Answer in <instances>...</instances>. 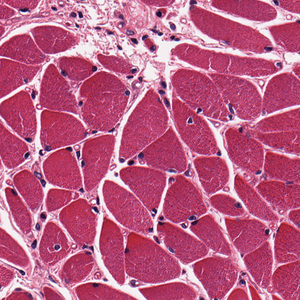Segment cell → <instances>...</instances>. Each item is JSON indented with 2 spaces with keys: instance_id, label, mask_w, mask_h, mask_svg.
<instances>
[{
  "instance_id": "2",
  "label": "cell",
  "mask_w": 300,
  "mask_h": 300,
  "mask_svg": "<svg viewBox=\"0 0 300 300\" xmlns=\"http://www.w3.org/2000/svg\"><path fill=\"white\" fill-rule=\"evenodd\" d=\"M125 265L129 276L147 283L164 282L181 273L175 259L151 240L134 232L127 237Z\"/></svg>"
},
{
  "instance_id": "10",
  "label": "cell",
  "mask_w": 300,
  "mask_h": 300,
  "mask_svg": "<svg viewBox=\"0 0 300 300\" xmlns=\"http://www.w3.org/2000/svg\"><path fill=\"white\" fill-rule=\"evenodd\" d=\"M120 175L146 208L156 214L166 185L165 173L153 168L135 166L123 168Z\"/></svg>"
},
{
  "instance_id": "44",
  "label": "cell",
  "mask_w": 300,
  "mask_h": 300,
  "mask_svg": "<svg viewBox=\"0 0 300 300\" xmlns=\"http://www.w3.org/2000/svg\"><path fill=\"white\" fill-rule=\"evenodd\" d=\"M0 274L1 287L7 284L13 277L12 272L3 267H1Z\"/></svg>"
},
{
  "instance_id": "21",
  "label": "cell",
  "mask_w": 300,
  "mask_h": 300,
  "mask_svg": "<svg viewBox=\"0 0 300 300\" xmlns=\"http://www.w3.org/2000/svg\"><path fill=\"white\" fill-rule=\"evenodd\" d=\"M227 229L234 245L243 254L255 250L267 240L269 230L259 221L226 219Z\"/></svg>"
},
{
  "instance_id": "40",
  "label": "cell",
  "mask_w": 300,
  "mask_h": 300,
  "mask_svg": "<svg viewBox=\"0 0 300 300\" xmlns=\"http://www.w3.org/2000/svg\"><path fill=\"white\" fill-rule=\"evenodd\" d=\"M213 206L220 212L226 215L238 216L243 215L245 211L240 204L229 195H217L210 198Z\"/></svg>"
},
{
  "instance_id": "41",
  "label": "cell",
  "mask_w": 300,
  "mask_h": 300,
  "mask_svg": "<svg viewBox=\"0 0 300 300\" xmlns=\"http://www.w3.org/2000/svg\"><path fill=\"white\" fill-rule=\"evenodd\" d=\"M79 197V194L76 192L64 190L51 189L48 192L46 200L47 208L49 212L55 210Z\"/></svg>"
},
{
  "instance_id": "31",
  "label": "cell",
  "mask_w": 300,
  "mask_h": 300,
  "mask_svg": "<svg viewBox=\"0 0 300 300\" xmlns=\"http://www.w3.org/2000/svg\"><path fill=\"white\" fill-rule=\"evenodd\" d=\"M265 171L272 178L299 183V160H293L275 154H267Z\"/></svg>"
},
{
  "instance_id": "1",
  "label": "cell",
  "mask_w": 300,
  "mask_h": 300,
  "mask_svg": "<svg viewBox=\"0 0 300 300\" xmlns=\"http://www.w3.org/2000/svg\"><path fill=\"white\" fill-rule=\"evenodd\" d=\"M80 93L86 98L81 109L84 121L93 129L107 131L122 115L129 92L115 76L101 72L83 84Z\"/></svg>"
},
{
  "instance_id": "18",
  "label": "cell",
  "mask_w": 300,
  "mask_h": 300,
  "mask_svg": "<svg viewBox=\"0 0 300 300\" xmlns=\"http://www.w3.org/2000/svg\"><path fill=\"white\" fill-rule=\"evenodd\" d=\"M299 80L292 74L275 76L269 82L262 100V111L267 114L300 103Z\"/></svg>"
},
{
  "instance_id": "19",
  "label": "cell",
  "mask_w": 300,
  "mask_h": 300,
  "mask_svg": "<svg viewBox=\"0 0 300 300\" xmlns=\"http://www.w3.org/2000/svg\"><path fill=\"white\" fill-rule=\"evenodd\" d=\"M225 138L229 156L236 166L253 172L262 167L263 151L258 142L233 128L226 131Z\"/></svg>"
},
{
  "instance_id": "11",
  "label": "cell",
  "mask_w": 300,
  "mask_h": 300,
  "mask_svg": "<svg viewBox=\"0 0 300 300\" xmlns=\"http://www.w3.org/2000/svg\"><path fill=\"white\" fill-rule=\"evenodd\" d=\"M193 268L195 275L211 299L223 298L237 279V268L226 259L207 258L195 263Z\"/></svg>"
},
{
  "instance_id": "50",
  "label": "cell",
  "mask_w": 300,
  "mask_h": 300,
  "mask_svg": "<svg viewBox=\"0 0 300 300\" xmlns=\"http://www.w3.org/2000/svg\"><path fill=\"white\" fill-rule=\"evenodd\" d=\"M131 40L135 44H137L138 43V42L137 40L135 38H131Z\"/></svg>"
},
{
  "instance_id": "47",
  "label": "cell",
  "mask_w": 300,
  "mask_h": 300,
  "mask_svg": "<svg viewBox=\"0 0 300 300\" xmlns=\"http://www.w3.org/2000/svg\"><path fill=\"white\" fill-rule=\"evenodd\" d=\"M148 3L156 6H166L169 4L170 1H146Z\"/></svg>"
},
{
  "instance_id": "29",
  "label": "cell",
  "mask_w": 300,
  "mask_h": 300,
  "mask_svg": "<svg viewBox=\"0 0 300 300\" xmlns=\"http://www.w3.org/2000/svg\"><path fill=\"white\" fill-rule=\"evenodd\" d=\"M272 278L275 291L284 299L300 300V262L279 267Z\"/></svg>"
},
{
  "instance_id": "32",
  "label": "cell",
  "mask_w": 300,
  "mask_h": 300,
  "mask_svg": "<svg viewBox=\"0 0 300 300\" xmlns=\"http://www.w3.org/2000/svg\"><path fill=\"white\" fill-rule=\"evenodd\" d=\"M28 150V147L24 142L1 125L0 155L7 167L12 168L22 163L25 159L24 154Z\"/></svg>"
},
{
  "instance_id": "14",
  "label": "cell",
  "mask_w": 300,
  "mask_h": 300,
  "mask_svg": "<svg viewBox=\"0 0 300 300\" xmlns=\"http://www.w3.org/2000/svg\"><path fill=\"white\" fill-rule=\"evenodd\" d=\"M59 219L79 246L93 243L96 234V215L86 200L79 199L63 208Z\"/></svg>"
},
{
  "instance_id": "20",
  "label": "cell",
  "mask_w": 300,
  "mask_h": 300,
  "mask_svg": "<svg viewBox=\"0 0 300 300\" xmlns=\"http://www.w3.org/2000/svg\"><path fill=\"white\" fill-rule=\"evenodd\" d=\"M12 98L1 105V114L7 123L18 134L28 141L36 132L35 110L29 98Z\"/></svg>"
},
{
  "instance_id": "9",
  "label": "cell",
  "mask_w": 300,
  "mask_h": 300,
  "mask_svg": "<svg viewBox=\"0 0 300 300\" xmlns=\"http://www.w3.org/2000/svg\"><path fill=\"white\" fill-rule=\"evenodd\" d=\"M139 162L162 171L181 173L187 167L182 145L171 127L138 156Z\"/></svg>"
},
{
  "instance_id": "42",
  "label": "cell",
  "mask_w": 300,
  "mask_h": 300,
  "mask_svg": "<svg viewBox=\"0 0 300 300\" xmlns=\"http://www.w3.org/2000/svg\"><path fill=\"white\" fill-rule=\"evenodd\" d=\"M67 68L63 69V75L67 74L71 79L82 80L87 77L93 71V67L86 61L79 58H70Z\"/></svg>"
},
{
  "instance_id": "49",
  "label": "cell",
  "mask_w": 300,
  "mask_h": 300,
  "mask_svg": "<svg viewBox=\"0 0 300 300\" xmlns=\"http://www.w3.org/2000/svg\"><path fill=\"white\" fill-rule=\"evenodd\" d=\"M156 14L157 16L159 17H161L162 16V13H161V11L159 10H158L156 13Z\"/></svg>"
},
{
  "instance_id": "45",
  "label": "cell",
  "mask_w": 300,
  "mask_h": 300,
  "mask_svg": "<svg viewBox=\"0 0 300 300\" xmlns=\"http://www.w3.org/2000/svg\"><path fill=\"white\" fill-rule=\"evenodd\" d=\"M289 217L290 220L297 226H299L300 219V209H296L290 211L289 214Z\"/></svg>"
},
{
  "instance_id": "33",
  "label": "cell",
  "mask_w": 300,
  "mask_h": 300,
  "mask_svg": "<svg viewBox=\"0 0 300 300\" xmlns=\"http://www.w3.org/2000/svg\"><path fill=\"white\" fill-rule=\"evenodd\" d=\"M139 291L148 300H194V290L184 283L175 282L140 288Z\"/></svg>"
},
{
  "instance_id": "7",
  "label": "cell",
  "mask_w": 300,
  "mask_h": 300,
  "mask_svg": "<svg viewBox=\"0 0 300 300\" xmlns=\"http://www.w3.org/2000/svg\"><path fill=\"white\" fill-rule=\"evenodd\" d=\"M174 121L181 139L193 152L210 155L219 151L214 135L205 120L184 102L173 100Z\"/></svg>"
},
{
  "instance_id": "26",
  "label": "cell",
  "mask_w": 300,
  "mask_h": 300,
  "mask_svg": "<svg viewBox=\"0 0 300 300\" xmlns=\"http://www.w3.org/2000/svg\"><path fill=\"white\" fill-rule=\"evenodd\" d=\"M248 253L244 258L247 270L257 284L262 287L266 288L271 280L273 263L272 253L270 244L265 242Z\"/></svg>"
},
{
  "instance_id": "51",
  "label": "cell",
  "mask_w": 300,
  "mask_h": 300,
  "mask_svg": "<svg viewBox=\"0 0 300 300\" xmlns=\"http://www.w3.org/2000/svg\"><path fill=\"white\" fill-rule=\"evenodd\" d=\"M170 27L172 30H174L175 28V25L173 24L171 25Z\"/></svg>"
},
{
  "instance_id": "54",
  "label": "cell",
  "mask_w": 300,
  "mask_h": 300,
  "mask_svg": "<svg viewBox=\"0 0 300 300\" xmlns=\"http://www.w3.org/2000/svg\"><path fill=\"white\" fill-rule=\"evenodd\" d=\"M148 37V36L147 35L144 36L142 38L143 40H144L146 38H147Z\"/></svg>"
},
{
  "instance_id": "3",
  "label": "cell",
  "mask_w": 300,
  "mask_h": 300,
  "mask_svg": "<svg viewBox=\"0 0 300 300\" xmlns=\"http://www.w3.org/2000/svg\"><path fill=\"white\" fill-rule=\"evenodd\" d=\"M166 110L158 95L150 90L124 127L120 150L121 162L132 157L162 136L168 127Z\"/></svg>"
},
{
  "instance_id": "38",
  "label": "cell",
  "mask_w": 300,
  "mask_h": 300,
  "mask_svg": "<svg viewBox=\"0 0 300 300\" xmlns=\"http://www.w3.org/2000/svg\"><path fill=\"white\" fill-rule=\"evenodd\" d=\"M37 71L31 68L16 67L2 70L1 73V93L2 97L20 85L28 82Z\"/></svg>"
},
{
  "instance_id": "53",
  "label": "cell",
  "mask_w": 300,
  "mask_h": 300,
  "mask_svg": "<svg viewBox=\"0 0 300 300\" xmlns=\"http://www.w3.org/2000/svg\"><path fill=\"white\" fill-rule=\"evenodd\" d=\"M79 16L80 18H81L83 17V15L82 14V13H81L80 12H79Z\"/></svg>"
},
{
  "instance_id": "23",
  "label": "cell",
  "mask_w": 300,
  "mask_h": 300,
  "mask_svg": "<svg viewBox=\"0 0 300 300\" xmlns=\"http://www.w3.org/2000/svg\"><path fill=\"white\" fill-rule=\"evenodd\" d=\"M194 165L202 187L208 194L222 189L229 179L226 164L216 156L200 157L194 161Z\"/></svg>"
},
{
  "instance_id": "6",
  "label": "cell",
  "mask_w": 300,
  "mask_h": 300,
  "mask_svg": "<svg viewBox=\"0 0 300 300\" xmlns=\"http://www.w3.org/2000/svg\"><path fill=\"white\" fill-rule=\"evenodd\" d=\"M208 75L218 89L225 104L230 106L240 118L250 120L262 111V100L255 86L236 76L217 73Z\"/></svg>"
},
{
  "instance_id": "34",
  "label": "cell",
  "mask_w": 300,
  "mask_h": 300,
  "mask_svg": "<svg viewBox=\"0 0 300 300\" xmlns=\"http://www.w3.org/2000/svg\"><path fill=\"white\" fill-rule=\"evenodd\" d=\"M14 183L19 192L32 211L39 207L43 197L41 186L35 176L29 171L24 170L16 174Z\"/></svg>"
},
{
  "instance_id": "22",
  "label": "cell",
  "mask_w": 300,
  "mask_h": 300,
  "mask_svg": "<svg viewBox=\"0 0 300 300\" xmlns=\"http://www.w3.org/2000/svg\"><path fill=\"white\" fill-rule=\"evenodd\" d=\"M69 85L59 73L47 71L41 88L40 101L44 107L76 113L77 106Z\"/></svg>"
},
{
  "instance_id": "25",
  "label": "cell",
  "mask_w": 300,
  "mask_h": 300,
  "mask_svg": "<svg viewBox=\"0 0 300 300\" xmlns=\"http://www.w3.org/2000/svg\"><path fill=\"white\" fill-rule=\"evenodd\" d=\"M70 250L68 240L62 229L53 222L48 223L40 244L42 260L50 265L54 264L64 258Z\"/></svg>"
},
{
  "instance_id": "37",
  "label": "cell",
  "mask_w": 300,
  "mask_h": 300,
  "mask_svg": "<svg viewBox=\"0 0 300 300\" xmlns=\"http://www.w3.org/2000/svg\"><path fill=\"white\" fill-rule=\"evenodd\" d=\"M257 128L260 132L267 133L299 130V109L267 118L259 123Z\"/></svg>"
},
{
  "instance_id": "39",
  "label": "cell",
  "mask_w": 300,
  "mask_h": 300,
  "mask_svg": "<svg viewBox=\"0 0 300 300\" xmlns=\"http://www.w3.org/2000/svg\"><path fill=\"white\" fill-rule=\"evenodd\" d=\"M5 192L15 221L24 233H29L31 229V219L26 207L13 189L7 188Z\"/></svg>"
},
{
  "instance_id": "35",
  "label": "cell",
  "mask_w": 300,
  "mask_h": 300,
  "mask_svg": "<svg viewBox=\"0 0 300 300\" xmlns=\"http://www.w3.org/2000/svg\"><path fill=\"white\" fill-rule=\"evenodd\" d=\"M92 255L87 252H82L74 255L64 265L62 277L67 284L80 282L90 273L94 266Z\"/></svg>"
},
{
  "instance_id": "13",
  "label": "cell",
  "mask_w": 300,
  "mask_h": 300,
  "mask_svg": "<svg viewBox=\"0 0 300 300\" xmlns=\"http://www.w3.org/2000/svg\"><path fill=\"white\" fill-rule=\"evenodd\" d=\"M115 140L113 136L107 135L85 143L83 149L82 165L87 191L96 188L107 173Z\"/></svg>"
},
{
  "instance_id": "43",
  "label": "cell",
  "mask_w": 300,
  "mask_h": 300,
  "mask_svg": "<svg viewBox=\"0 0 300 300\" xmlns=\"http://www.w3.org/2000/svg\"><path fill=\"white\" fill-rule=\"evenodd\" d=\"M99 61L104 66L111 70L123 74H129L136 71L132 70V65L125 59L115 57H100Z\"/></svg>"
},
{
  "instance_id": "56",
  "label": "cell",
  "mask_w": 300,
  "mask_h": 300,
  "mask_svg": "<svg viewBox=\"0 0 300 300\" xmlns=\"http://www.w3.org/2000/svg\"><path fill=\"white\" fill-rule=\"evenodd\" d=\"M162 34H163V33H158V35H162Z\"/></svg>"
},
{
  "instance_id": "46",
  "label": "cell",
  "mask_w": 300,
  "mask_h": 300,
  "mask_svg": "<svg viewBox=\"0 0 300 300\" xmlns=\"http://www.w3.org/2000/svg\"><path fill=\"white\" fill-rule=\"evenodd\" d=\"M234 291L232 293L228 298V299H247V296L246 293L243 291H240V292Z\"/></svg>"
},
{
  "instance_id": "5",
  "label": "cell",
  "mask_w": 300,
  "mask_h": 300,
  "mask_svg": "<svg viewBox=\"0 0 300 300\" xmlns=\"http://www.w3.org/2000/svg\"><path fill=\"white\" fill-rule=\"evenodd\" d=\"M103 193L108 208L123 226L142 233L152 231L153 223L149 214L134 195L108 180L104 183Z\"/></svg>"
},
{
  "instance_id": "16",
  "label": "cell",
  "mask_w": 300,
  "mask_h": 300,
  "mask_svg": "<svg viewBox=\"0 0 300 300\" xmlns=\"http://www.w3.org/2000/svg\"><path fill=\"white\" fill-rule=\"evenodd\" d=\"M157 232L168 250L184 264L203 257L208 252L204 243L170 223L159 222Z\"/></svg>"
},
{
  "instance_id": "8",
  "label": "cell",
  "mask_w": 300,
  "mask_h": 300,
  "mask_svg": "<svg viewBox=\"0 0 300 300\" xmlns=\"http://www.w3.org/2000/svg\"><path fill=\"white\" fill-rule=\"evenodd\" d=\"M169 184L163 207L166 218L178 223L196 219L206 212L200 193L187 179L177 175L170 178Z\"/></svg>"
},
{
  "instance_id": "55",
  "label": "cell",
  "mask_w": 300,
  "mask_h": 300,
  "mask_svg": "<svg viewBox=\"0 0 300 300\" xmlns=\"http://www.w3.org/2000/svg\"><path fill=\"white\" fill-rule=\"evenodd\" d=\"M52 9L53 10H54V11H56V10H57V8H55V7H52Z\"/></svg>"
},
{
  "instance_id": "30",
  "label": "cell",
  "mask_w": 300,
  "mask_h": 300,
  "mask_svg": "<svg viewBox=\"0 0 300 300\" xmlns=\"http://www.w3.org/2000/svg\"><path fill=\"white\" fill-rule=\"evenodd\" d=\"M234 187L237 194L249 212L261 219L276 221L278 217L256 191L239 176H236Z\"/></svg>"
},
{
  "instance_id": "4",
  "label": "cell",
  "mask_w": 300,
  "mask_h": 300,
  "mask_svg": "<svg viewBox=\"0 0 300 300\" xmlns=\"http://www.w3.org/2000/svg\"><path fill=\"white\" fill-rule=\"evenodd\" d=\"M171 80L178 95L195 112L223 122L230 118L218 89L209 77L197 71L181 69Z\"/></svg>"
},
{
  "instance_id": "28",
  "label": "cell",
  "mask_w": 300,
  "mask_h": 300,
  "mask_svg": "<svg viewBox=\"0 0 300 300\" xmlns=\"http://www.w3.org/2000/svg\"><path fill=\"white\" fill-rule=\"evenodd\" d=\"M274 250L275 259L279 263L299 260V231L287 224H281L276 235Z\"/></svg>"
},
{
  "instance_id": "48",
  "label": "cell",
  "mask_w": 300,
  "mask_h": 300,
  "mask_svg": "<svg viewBox=\"0 0 300 300\" xmlns=\"http://www.w3.org/2000/svg\"><path fill=\"white\" fill-rule=\"evenodd\" d=\"M149 40V43L147 39L145 40V43H146V44L148 45V46L149 47H148L150 48V50L151 51L153 52L156 49V47L155 45H153V44H152V43L151 44L150 42V40Z\"/></svg>"
},
{
  "instance_id": "36",
  "label": "cell",
  "mask_w": 300,
  "mask_h": 300,
  "mask_svg": "<svg viewBox=\"0 0 300 300\" xmlns=\"http://www.w3.org/2000/svg\"><path fill=\"white\" fill-rule=\"evenodd\" d=\"M80 300H136L129 295L100 283H88L75 289Z\"/></svg>"
},
{
  "instance_id": "27",
  "label": "cell",
  "mask_w": 300,
  "mask_h": 300,
  "mask_svg": "<svg viewBox=\"0 0 300 300\" xmlns=\"http://www.w3.org/2000/svg\"><path fill=\"white\" fill-rule=\"evenodd\" d=\"M190 228L208 248L224 255L231 254L229 243L211 216H205L192 222Z\"/></svg>"
},
{
  "instance_id": "52",
  "label": "cell",
  "mask_w": 300,
  "mask_h": 300,
  "mask_svg": "<svg viewBox=\"0 0 300 300\" xmlns=\"http://www.w3.org/2000/svg\"><path fill=\"white\" fill-rule=\"evenodd\" d=\"M71 15L73 17H75L76 16V14L75 13H74V12H72L71 13Z\"/></svg>"
},
{
  "instance_id": "17",
  "label": "cell",
  "mask_w": 300,
  "mask_h": 300,
  "mask_svg": "<svg viewBox=\"0 0 300 300\" xmlns=\"http://www.w3.org/2000/svg\"><path fill=\"white\" fill-rule=\"evenodd\" d=\"M68 148L51 154L43 164L46 178L51 184L61 188L78 190L82 186V178L74 157Z\"/></svg>"
},
{
  "instance_id": "24",
  "label": "cell",
  "mask_w": 300,
  "mask_h": 300,
  "mask_svg": "<svg viewBox=\"0 0 300 300\" xmlns=\"http://www.w3.org/2000/svg\"><path fill=\"white\" fill-rule=\"evenodd\" d=\"M256 188L267 202L278 209L287 210L299 207V184L269 181L261 182Z\"/></svg>"
},
{
  "instance_id": "15",
  "label": "cell",
  "mask_w": 300,
  "mask_h": 300,
  "mask_svg": "<svg viewBox=\"0 0 300 300\" xmlns=\"http://www.w3.org/2000/svg\"><path fill=\"white\" fill-rule=\"evenodd\" d=\"M100 251L104 264L118 283L125 282L123 238L115 223L104 218L99 241Z\"/></svg>"
},
{
  "instance_id": "12",
  "label": "cell",
  "mask_w": 300,
  "mask_h": 300,
  "mask_svg": "<svg viewBox=\"0 0 300 300\" xmlns=\"http://www.w3.org/2000/svg\"><path fill=\"white\" fill-rule=\"evenodd\" d=\"M40 139L50 151L76 143L83 139L85 130L76 118L67 113L44 112L41 116Z\"/></svg>"
}]
</instances>
